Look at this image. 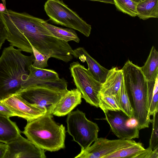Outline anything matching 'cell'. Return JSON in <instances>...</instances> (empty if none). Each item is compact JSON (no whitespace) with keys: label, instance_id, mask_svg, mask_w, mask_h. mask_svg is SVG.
Wrapping results in <instances>:
<instances>
[{"label":"cell","instance_id":"6da1fadb","mask_svg":"<svg viewBox=\"0 0 158 158\" xmlns=\"http://www.w3.org/2000/svg\"><path fill=\"white\" fill-rule=\"evenodd\" d=\"M34 59L33 53L25 55L13 46L4 48L0 57V101L22 90Z\"/></svg>","mask_w":158,"mask_h":158},{"label":"cell","instance_id":"7a4b0ae2","mask_svg":"<svg viewBox=\"0 0 158 158\" xmlns=\"http://www.w3.org/2000/svg\"><path fill=\"white\" fill-rule=\"evenodd\" d=\"M124 85L133 101L134 118L140 130L149 127L151 119L148 108L147 81L140 68L129 59L122 69Z\"/></svg>","mask_w":158,"mask_h":158},{"label":"cell","instance_id":"3957f363","mask_svg":"<svg viewBox=\"0 0 158 158\" xmlns=\"http://www.w3.org/2000/svg\"><path fill=\"white\" fill-rule=\"evenodd\" d=\"M52 114H45L28 122L22 132L35 146L50 152L65 148V129L53 119Z\"/></svg>","mask_w":158,"mask_h":158},{"label":"cell","instance_id":"277c9868","mask_svg":"<svg viewBox=\"0 0 158 158\" xmlns=\"http://www.w3.org/2000/svg\"><path fill=\"white\" fill-rule=\"evenodd\" d=\"M44 7L46 14L53 23L76 30L87 37L89 36L91 26L69 8L62 0H47Z\"/></svg>","mask_w":158,"mask_h":158},{"label":"cell","instance_id":"5b68a950","mask_svg":"<svg viewBox=\"0 0 158 158\" xmlns=\"http://www.w3.org/2000/svg\"><path fill=\"white\" fill-rule=\"evenodd\" d=\"M66 122L67 131L81 150L90 146L98 138L99 128L97 124L88 120L85 114L78 109L68 114Z\"/></svg>","mask_w":158,"mask_h":158},{"label":"cell","instance_id":"8992f818","mask_svg":"<svg viewBox=\"0 0 158 158\" xmlns=\"http://www.w3.org/2000/svg\"><path fill=\"white\" fill-rule=\"evenodd\" d=\"M69 69L74 83L81 93L82 98L90 105L99 107L98 95L102 84L78 61L71 63Z\"/></svg>","mask_w":158,"mask_h":158},{"label":"cell","instance_id":"52a82bcc","mask_svg":"<svg viewBox=\"0 0 158 158\" xmlns=\"http://www.w3.org/2000/svg\"><path fill=\"white\" fill-rule=\"evenodd\" d=\"M29 69L28 77L23 85L22 90L29 87L38 86L52 89L61 94L68 90L67 81L64 78H60L58 74L54 70L37 68L32 64Z\"/></svg>","mask_w":158,"mask_h":158},{"label":"cell","instance_id":"ba28073f","mask_svg":"<svg viewBox=\"0 0 158 158\" xmlns=\"http://www.w3.org/2000/svg\"><path fill=\"white\" fill-rule=\"evenodd\" d=\"M18 93L30 104L50 114L62 94L52 89L38 86L28 87Z\"/></svg>","mask_w":158,"mask_h":158},{"label":"cell","instance_id":"9c48e42d","mask_svg":"<svg viewBox=\"0 0 158 158\" xmlns=\"http://www.w3.org/2000/svg\"><path fill=\"white\" fill-rule=\"evenodd\" d=\"M137 143L132 139L110 140L102 137L98 138L92 145L81 150L74 158H104L120 149Z\"/></svg>","mask_w":158,"mask_h":158},{"label":"cell","instance_id":"30bf717a","mask_svg":"<svg viewBox=\"0 0 158 158\" xmlns=\"http://www.w3.org/2000/svg\"><path fill=\"white\" fill-rule=\"evenodd\" d=\"M7 149L4 158H45V151L35 146L21 135L6 143Z\"/></svg>","mask_w":158,"mask_h":158},{"label":"cell","instance_id":"8fae6325","mask_svg":"<svg viewBox=\"0 0 158 158\" xmlns=\"http://www.w3.org/2000/svg\"><path fill=\"white\" fill-rule=\"evenodd\" d=\"M105 119L113 133L119 139H131L138 138L139 130L138 127H129L127 123L130 118L121 111H108L104 113Z\"/></svg>","mask_w":158,"mask_h":158},{"label":"cell","instance_id":"7c38bea8","mask_svg":"<svg viewBox=\"0 0 158 158\" xmlns=\"http://www.w3.org/2000/svg\"><path fill=\"white\" fill-rule=\"evenodd\" d=\"M15 115L27 122L34 120L46 114V112L26 102L18 94H14L6 99L0 101Z\"/></svg>","mask_w":158,"mask_h":158},{"label":"cell","instance_id":"4fadbf2b","mask_svg":"<svg viewBox=\"0 0 158 158\" xmlns=\"http://www.w3.org/2000/svg\"><path fill=\"white\" fill-rule=\"evenodd\" d=\"M82 94L76 89L68 90L61 95V97L55 105L51 114L61 117L68 114L81 102Z\"/></svg>","mask_w":158,"mask_h":158},{"label":"cell","instance_id":"5bb4252c","mask_svg":"<svg viewBox=\"0 0 158 158\" xmlns=\"http://www.w3.org/2000/svg\"><path fill=\"white\" fill-rule=\"evenodd\" d=\"M73 57L79 59L82 62L86 61L88 66V70L97 81L101 84L105 81L109 70L101 65L92 58L83 47L73 50Z\"/></svg>","mask_w":158,"mask_h":158},{"label":"cell","instance_id":"9a60e30c","mask_svg":"<svg viewBox=\"0 0 158 158\" xmlns=\"http://www.w3.org/2000/svg\"><path fill=\"white\" fill-rule=\"evenodd\" d=\"M123 79L122 69L117 67L112 68L109 70L105 81L102 84L100 92L114 97L119 103V93Z\"/></svg>","mask_w":158,"mask_h":158},{"label":"cell","instance_id":"2e32d148","mask_svg":"<svg viewBox=\"0 0 158 158\" xmlns=\"http://www.w3.org/2000/svg\"><path fill=\"white\" fill-rule=\"evenodd\" d=\"M21 133L15 122L9 117L0 115V142L7 143L18 138Z\"/></svg>","mask_w":158,"mask_h":158},{"label":"cell","instance_id":"e0dca14e","mask_svg":"<svg viewBox=\"0 0 158 158\" xmlns=\"http://www.w3.org/2000/svg\"><path fill=\"white\" fill-rule=\"evenodd\" d=\"M140 68L147 81L154 80L158 77V52L154 46L144 65Z\"/></svg>","mask_w":158,"mask_h":158},{"label":"cell","instance_id":"ac0fdd59","mask_svg":"<svg viewBox=\"0 0 158 158\" xmlns=\"http://www.w3.org/2000/svg\"><path fill=\"white\" fill-rule=\"evenodd\" d=\"M137 16L145 20L150 18H158V0H142L137 7Z\"/></svg>","mask_w":158,"mask_h":158},{"label":"cell","instance_id":"d6986e66","mask_svg":"<svg viewBox=\"0 0 158 158\" xmlns=\"http://www.w3.org/2000/svg\"><path fill=\"white\" fill-rule=\"evenodd\" d=\"M42 24L54 36L60 40L67 42L71 41H73L77 43L80 42L79 38L73 29L57 27L48 23L46 21L42 23Z\"/></svg>","mask_w":158,"mask_h":158},{"label":"cell","instance_id":"ffe728a7","mask_svg":"<svg viewBox=\"0 0 158 158\" xmlns=\"http://www.w3.org/2000/svg\"><path fill=\"white\" fill-rule=\"evenodd\" d=\"M147 81V102L150 116L158 111V77Z\"/></svg>","mask_w":158,"mask_h":158},{"label":"cell","instance_id":"44dd1931","mask_svg":"<svg viewBox=\"0 0 158 158\" xmlns=\"http://www.w3.org/2000/svg\"><path fill=\"white\" fill-rule=\"evenodd\" d=\"M142 143H137L123 148L110 154L104 158H136L144 150Z\"/></svg>","mask_w":158,"mask_h":158},{"label":"cell","instance_id":"7402d4cb","mask_svg":"<svg viewBox=\"0 0 158 158\" xmlns=\"http://www.w3.org/2000/svg\"><path fill=\"white\" fill-rule=\"evenodd\" d=\"M98 106L105 113L108 111H123L118 100L114 97L99 93Z\"/></svg>","mask_w":158,"mask_h":158},{"label":"cell","instance_id":"603a6c76","mask_svg":"<svg viewBox=\"0 0 158 158\" xmlns=\"http://www.w3.org/2000/svg\"><path fill=\"white\" fill-rule=\"evenodd\" d=\"M114 4L119 11L133 17L137 16V7L139 1L135 0H113Z\"/></svg>","mask_w":158,"mask_h":158},{"label":"cell","instance_id":"cb8c5ba5","mask_svg":"<svg viewBox=\"0 0 158 158\" xmlns=\"http://www.w3.org/2000/svg\"><path fill=\"white\" fill-rule=\"evenodd\" d=\"M119 100L123 113L130 118H134V109L125 87L123 79L120 91Z\"/></svg>","mask_w":158,"mask_h":158},{"label":"cell","instance_id":"d4e9b609","mask_svg":"<svg viewBox=\"0 0 158 158\" xmlns=\"http://www.w3.org/2000/svg\"><path fill=\"white\" fill-rule=\"evenodd\" d=\"M152 115V130L148 147L153 150L158 148V111L154 112Z\"/></svg>","mask_w":158,"mask_h":158},{"label":"cell","instance_id":"484cf974","mask_svg":"<svg viewBox=\"0 0 158 158\" xmlns=\"http://www.w3.org/2000/svg\"><path fill=\"white\" fill-rule=\"evenodd\" d=\"M33 54L34 59L32 64V66L35 68L43 69L48 66V61L51 57L49 55L43 54L36 49L31 45Z\"/></svg>","mask_w":158,"mask_h":158},{"label":"cell","instance_id":"4316f807","mask_svg":"<svg viewBox=\"0 0 158 158\" xmlns=\"http://www.w3.org/2000/svg\"><path fill=\"white\" fill-rule=\"evenodd\" d=\"M136 158H158V148L153 150L149 147L145 149Z\"/></svg>","mask_w":158,"mask_h":158},{"label":"cell","instance_id":"83f0119b","mask_svg":"<svg viewBox=\"0 0 158 158\" xmlns=\"http://www.w3.org/2000/svg\"><path fill=\"white\" fill-rule=\"evenodd\" d=\"M0 115L10 117L16 116L5 105L0 101Z\"/></svg>","mask_w":158,"mask_h":158},{"label":"cell","instance_id":"f1b7e54d","mask_svg":"<svg viewBox=\"0 0 158 158\" xmlns=\"http://www.w3.org/2000/svg\"><path fill=\"white\" fill-rule=\"evenodd\" d=\"M7 32L5 26L0 18V50L7 38Z\"/></svg>","mask_w":158,"mask_h":158},{"label":"cell","instance_id":"f546056e","mask_svg":"<svg viewBox=\"0 0 158 158\" xmlns=\"http://www.w3.org/2000/svg\"><path fill=\"white\" fill-rule=\"evenodd\" d=\"M7 148L6 143H0V158H4Z\"/></svg>","mask_w":158,"mask_h":158},{"label":"cell","instance_id":"4dcf8cb0","mask_svg":"<svg viewBox=\"0 0 158 158\" xmlns=\"http://www.w3.org/2000/svg\"><path fill=\"white\" fill-rule=\"evenodd\" d=\"M92 1H98L106 3H110L114 4L113 0H89Z\"/></svg>","mask_w":158,"mask_h":158},{"label":"cell","instance_id":"1f68e13d","mask_svg":"<svg viewBox=\"0 0 158 158\" xmlns=\"http://www.w3.org/2000/svg\"><path fill=\"white\" fill-rule=\"evenodd\" d=\"M6 9V6L4 5L3 3H0V12H4Z\"/></svg>","mask_w":158,"mask_h":158},{"label":"cell","instance_id":"d6a6232c","mask_svg":"<svg viewBox=\"0 0 158 158\" xmlns=\"http://www.w3.org/2000/svg\"><path fill=\"white\" fill-rule=\"evenodd\" d=\"M3 4L4 5L6 6V2H5V0H2Z\"/></svg>","mask_w":158,"mask_h":158},{"label":"cell","instance_id":"836d02e7","mask_svg":"<svg viewBox=\"0 0 158 158\" xmlns=\"http://www.w3.org/2000/svg\"><path fill=\"white\" fill-rule=\"evenodd\" d=\"M136 0V1H140V0Z\"/></svg>","mask_w":158,"mask_h":158},{"label":"cell","instance_id":"e575fe53","mask_svg":"<svg viewBox=\"0 0 158 158\" xmlns=\"http://www.w3.org/2000/svg\"><path fill=\"white\" fill-rule=\"evenodd\" d=\"M139 0L141 1V0Z\"/></svg>","mask_w":158,"mask_h":158}]
</instances>
